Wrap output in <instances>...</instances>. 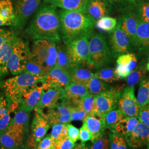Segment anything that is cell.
<instances>
[{
  "label": "cell",
  "instance_id": "6da1fadb",
  "mask_svg": "<svg viewBox=\"0 0 149 149\" xmlns=\"http://www.w3.org/2000/svg\"><path fill=\"white\" fill-rule=\"evenodd\" d=\"M25 33L34 40H46L59 43L61 40L60 23L57 7L52 4L42 6L26 28Z\"/></svg>",
  "mask_w": 149,
  "mask_h": 149
},
{
  "label": "cell",
  "instance_id": "7a4b0ae2",
  "mask_svg": "<svg viewBox=\"0 0 149 149\" xmlns=\"http://www.w3.org/2000/svg\"><path fill=\"white\" fill-rule=\"evenodd\" d=\"M60 34L66 45L81 38H90L96 21L82 11L59 12Z\"/></svg>",
  "mask_w": 149,
  "mask_h": 149
},
{
  "label": "cell",
  "instance_id": "3957f363",
  "mask_svg": "<svg viewBox=\"0 0 149 149\" xmlns=\"http://www.w3.org/2000/svg\"><path fill=\"white\" fill-rule=\"evenodd\" d=\"M44 77L23 72L4 81L1 87L11 102L19 104L23 94L32 87L42 83Z\"/></svg>",
  "mask_w": 149,
  "mask_h": 149
},
{
  "label": "cell",
  "instance_id": "277c9868",
  "mask_svg": "<svg viewBox=\"0 0 149 149\" xmlns=\"http://www.w3.org/2000/svg\"><path fill=\"white\" fill-rule=\"evenodd\" d=\"M112 60V53L106 38L100 34H92L88 41V65L96 69H101Z\"/></svg>",
  "mask_w": 149,
  "mask_h": 149
},
{
  "label": "cell",
  "instance_id": "5b68a950",
  "mask_svg": "<svg viewBox=\"0 0 149 149\" xmlns=\"http://www.w3.org/2000/svg\"><path fill=\"white\" fill-rule=\"evenodd\" d=\"M32 56L46 74L55 66L57 50L55 43L46 40H35L31 50Z\"/></svg>",
  "mask_w": 149,
  "mask_h": 149
},
{
  "label": "cell",
  "instance_id": "8992f818",
  "mask_svg": "<svg viewBox=\"0 0 149 149\" xmlns=\"http://www.w3.org/2000/svg\"><path fill=\"white\" fill-rule=\"evenodd\" d=\"M31 50L28 44L16 38L8 62V71L13 75L23 73Z\"/></svg>",
  "mask_w": 149,
  "mask_h": 149
},
{
  "label": "cell",
  "instance_id": "52a82bcc",
  "mask_svg": "<svg viewBox=\"0 0 149 149\" xmlns=\"http://www.w3.org/2000/svg\"><path fill=\"white\" fill-rule=\"evenodd\" d=\"M88 41L87 37L76 39L66 45V50L72 70L88 64Z\"/></svg>",
  "mask_w": 149,
  "mask_h": 149
},
{
  "label": "cell",
  "instance_id": "ba28073f",
  "mask_svg": "<svg viewBox=\"0 0 149 149\" xmlns=\"http://www.w3.org/2000/svg\"><path fill=\"white\" fill-rule=\"evenodd\" d=\"M123 90L122 87H112L95 96V113L103 116L116 109Z\"/></svg>",
  "mask_w": 149,
  "mask_h": 149
},
{
  "label": "cell",
  "instance_id": "9c48e42d",
  "mask_svg": "<svg viewBox=\"0 0 149 149\" xmlns=\"http://www.w3.org/2000/svg\"><path fill=\"white\" fill-rule=\"evenodd\" d=\"M71 82L70 74L64 70L54 67L42 81L44 91L53 88L64 89Z\"/></svg>",
  "mask_w": 149,
  "mask_h": 149
},
{
  "label": "cell",
  "instance_id": "30bf717a",
  "mask_svg": "<svg viewBox=\"0 0 149 149\" xmlns=\"http://www.w3.org/2000/svg\"><path fill=\"white\" fill-rule=\"evenodd\" d=\"M109 43L112 56L114 58L129 53L131 49V42L119 23L110 34Z\"/></svg>",
  "mask_w": 149,
  "mask_h": 149
},
{
  "label": "cell",
  "instance_id": "8fae6325",
  "mask_svg": "<svg viewBox=\"0 0 149 149\" xmlns=\"http://www.w3.org/2000/svg\"><path fill=\"white\" fill-rule=\"evenodd\" d=\"M118 106L126 117L138 116L140 107L135 96L134 87L128 86L123 90Z\"/></svg>",
  "mask_w": 149,
  "mask_h": 149
},
{
  "label": "cell",
  "instance_id": "7c38bea8",
  "mask_svg": "<svg viewBox=\"0 0 149 149\" xmlns=\"http://www.w3.org/2000/svg\"><path fill=\"white\" fill-rule=\"evenodd\" d=\"M40 0H12L17 27L23 28L28 19L37 10Z\"/></svg>",
  "mask_w": 149,
  "mask_h": 149
},
{
  "label": "cell",
  "instance_id": "4fadbf2b",
  "mask_svg": "<svg viewBox=\"0 0 149 149\" xmlns=\"http://www.w3.org/2000/svg\"><path fill=\"white\" fill-rule=\"evenodd\" d=\"M128 145L134 149L142 148L148 145L149 140V127L141 122L133 130L125 136Z\"/></svg>",
  "mask_w": 149,
  "mask_h": 149
},
{
  "label": "cell",
  "instance_id": "5bb4252c",
  "mask_svg": "<svg viewBox=\"0 0 149 149\" xmlns=\"http://www.w3.org/2000/svg\"><path fill=\"white\" fill-rule=\"evenodd\" d=\"M63 101L58 106L48 109V112L44 114L50 126L57 124H68L72 121L69 107L64 99Z\"/></svg>",
  "mask_w": 149,
  "mask_h": 149
},
{
  "label": "cell",
  "instance_id": "9a60e30c",
  "mask_svg": "<svg viewBox=\"0 0 149 149\" xmlns=\"http://www.w3.org/2000/svg\"><path fill=\"white\" fill-rule=\"evenodd\" d=\"M44 91L42 84L32 87L23 94L19 102V108L29 113L32 112L37 106Z\"/></svg>",
  "mask_w": 149,
  "mask_h": 149
},
{
  "label": "cell",
  "instance_id": "2e32d148",
  "mask_svg": "<svg viewBox=\"0 0 149 149\" xmlns=\"http://www.w3.org/2000/svg\"><path fill=\"white\" fill-rule=\"evenodd\" d=\"M137 59L134 54H124L118 57L115 73L118 79H122L128 77L129 74L135 69Z\"/></svg>",
  "mask_w": 149,
  "mask_h": 149
},
{
  "label": "cell",
  "instance_id": "e0dca14e",
  "mask_svg": "<svg viewBox=\"0 0 149 149\" xmlns=\"http://www.w3.org/2000/svg\"><path fill=\"white\" fill-rule=\"evenodd\" d=\"M64 99V89L53 88L44 91L35 109L42 111L43 109H51L58 106L59 101Z\"/></svg>",
  "mask_w": 149,
  "mask_h": 149
},
{
  "label": "cell",
  "instance_id": "ac0fdd59",
  "mask_svg": "<svg viewBox=\"0 0 149 149\" xmlns=\"http://www.w3.org/2000/svg\"><path fill=\"white\" fill-rule=\"evenodd\" d=\"M140 18L132 12L124 14L120 18L118 23L124 33L127 35L132 44L136 46V32Z\"/></svg>",
  "mask_w": 149,
  "mask_h": 149
},
{
  "label": "cell",
  "instance_id": "d6986e66",
  "mask_svg": "<svg viewBox=\"0 0 149 149\" xmlns=\"http://www.w3.org/2000/svg\"><path fill=\"white\" fill-rule=\"evenodd\" d=\"M111 11V5L105 0H88L83 11L95 21L107 16Z\"/></svg>",
  "mask_w": 149,
  "mask_h": 149
},
{
  "label": "cell",
  "instance_id": "ffe728a7",
  "mask_svg": "<svg viewBox=\"0 0 149 149\" xmlns=\"http://www.w3.org/2000/svg\"><path fill=\"white\" fill-rule=\"evenodd\" d=\"M35 110V116L32 124V136L38 143L45 136L50 128V124L45 117L43 111Z\"/></svg>",
  "mask_w": 149,
  "mask_h": 149
},
{
  "label": "cell",
  "instance_id": "44dd1931",
  "mask_svg": "<svg viewBox=\"0 0 149 149\" xmlns=\"http://www.w3.org/2000/svg\"><path fill=\"white\" fill-rule=\"evenodd\" d=\"M23 134L7 128L0 135V145L6 149H19L23 144Z\"/></svg>",
  "mask_w": 149,
  "mask_h": 149
},
{
  "label": "cell",
  "instance_id": "7402d4cb",
  "mask_svg": "<svg viewBox=\"0 0 149 149\" xmlns=\"http://www.w3.org/2000/svg\"><path fill=\"white\" fill-rule=\"evenodd\" d=\"M17 27L12 0H0V27Z\"/></svg>",
  "mask_w": 149,
  "mask_h": 149
},
{
  "label": "cell",
  "instance_id": "603a6c76",
  "mask_svg": "<svg viewBox=\"0 0 149 149\" xmlns=\"http://www.w3.org/2000/svg\"><path fill=\"white\" fill-rule=\"evenodd\" d=\"M136 46L140 52H149V23L140 20L136 32Z\"/></svg>",
  "mask_w": 149,
  "mask_h": 149
},
{
  "label": "cell",
  "instance_id": "cb8c5ba5",
  "mask_svg": "<svg viewBox=\"0 0 149 149\" xmlns=\"http://www.w3.org/2000/svg\"><path fill=\"white\" fill-rule=\"evenodd\" d=\"M88 0H44L45 4H52L63 10L70 11L85 10Z\"/></svg>",
  "mask_w": 149,
  "mask_h": 149
},
{
  "label": "cell",
  "instance_id": "d4e9b609",
  "mask_svg": "<svg viewBox=\"0 0 149 149\" xmlns=\"http://www.w3.org/2000/svg\"><path fill=\"white\" fill-rule=\"evenodd\" d=\"M16 38V36L11 38L7 40L0 48V77L7 74L9 72L8 70V62Z\"/></svg>",
  "mask_w": 149,
  "mask_h": 149
},
{
  "label": "cell",
  "instance_id": "484cf974",
  "mask_svg": "<svg viewBox=\"0 0 149 149\" xmlns=\"http://www.w3.org/2000/svg\"><path fill=\"white\" fill-rule=\"evenodd\" d=\"M84 122L85 123L92 134V142L104 134L105 129L103 126L102 116L96 114L90 115L86 118Z\"/></svg>",
  "mask_w": 149,
  "mask_h": 149
},
{
  "label": "cell",
  "instance_id": "4316f807",
  "mask_svg": "<svg viewBox=\"0 0 149 149\" xmlns=\"http://www.w3.org/2000/svg\"><path fill=\"white\" fill-rule=\"evenodd\" d=\"M140 122L138 116L125 117L111 130L112 133L125 136L130 133Z\"/></svg>",
  "mask_w": 149,
  "mask_h": 149
},
{
  "label": "cell",
  "instance_id": "83f0119b",
  "mask_svg": "<svg viewBox=\"0 0 149 149\" xmlns=\"http://www.w3.org/2000/svg\"><path fill=\"white\" fill-rule=\"evenodd\" d=\"M88 93L84 85L71 82L64 89V98L70 101H79Z\"/></svg>",
  "mask_w": 149,
  "mask_h": 149
},
{
  "label": "cell",
  "instance_id": "f1b7e54d",
  "mask_svg": "<svg viewBox=\"0 0 149 149\" xmlns=\"http://www.w3.org/2000/svg\"><path fill=\"white\" fill-rule=\"evenodd\" d=\"M29 113L21 110L19 108L15 112L14 116L8 128L24 135L28 129Z\"/></svg>",
  "mask_w": 149,
  "mask_h": 149
},
{
  "label": "cell",
  "instance_id": "f546056e",
  "mask_svg": "<svg viewBox=\"0 0 149 149\" xmlns=\"http://www.w3.org/2000/svg\"><path fill=\"white\" fill-rule=\"evenodd\" d=\"M71 82L85 85L86 83L92 78L95 74L90 70L79 66L72 70L70 73Z\"/></svg>",
  "mask_w": 149,
  "mask_h": 149
},
{
  "label": "cell",
  "instance_id": "4dcf8cb0",
  "mask_svg": "<svg viewBox=\"0 0 149 149\" xmlns=\"http://www.w3.org/2000/svg\"><path fill=\"white\" fill-rule=\"evenodd\" d=\"M84 85L87 88L88 93L95 96L108 89V85L106 82L97 77L95 74Z\"/></svg>",
  "mask_w": 149,
  "mask_h": 149
},
{
  "label": "cell",
  "instance_id": "1f68e13d",
  "mask_svg": "<svg viewBox=\"0 0 149 149\" xmlns=\"http://www.w3.org/2000/svg\"><path fill=\"white\" fill-rule=\"evenodd\" d=\"M126 117L120 110L114 109L102 116L104 129L113 128L123 118Z\"/></svg>",
  "mask_w": 149,
  "mask_h": 149
},
{
  "label": "cell",
  "instance_id": "d6a6232c",
  "mask_svg": "<svg viewBox=\"0 0 149 149\" xmlns=\"http://www.w3.org/2000/svg\"><path fill=\"white\" fill-rule=\"evenodd\" d=\"M56 50L57 56L55 66L65 70L70 74L72 68L70 64L66 47L64 48L63 46H58L56 47Z\"/></svg>",
  "mask_w": 149,
  "mask_h": 149
},
{
  "label": "cell",
  "instance_id": "836d02e7",
  "mask_svg": "<svg viewBox=\"0 0 149 149\" xmlns=\"http://www.w3.org/2000/svg\"><path fill=\"white\" fill-rule=\"evenodd\" d=\"M18 103L11 102L5 113L0 117V135L3 133L9 126L13 117L12 115L19 109Z\"/></svg>",
  "mask_w": 149,
  "mask_h": 149
},
{
  "label": "cell",
  "instance_id": "e575fe53",
  "mask_svg": "<svg viewBox=\"0 0 149 149\" xmlns=\"http://www.w3.org/2000/svg\"><path fill=\"white\" fill-rule=\"evenodd\" d=\"M136 99L140 108L149 104V77L141 81Z\"/></svg>",
  "mask_w": 149,
  "mask_h": 149
},
{
  "label": "cell",
  "instance_id": "d590c367",
  "mask_svg": "<svg viewBox=\"0 0 149 149\" xmlns=\"http://www.w3.org/2000/svg\"><path fill=\"white\" fill-rule=\"evenodd\" d=\"M117 25V21L116 18L108 16L103 17L95 23L96 27L103 32H112Z\"/></svg>",
  "mask_w": 149,
  "mask_h": 149
},
{
  "label": "cell",
  "instance_id": "8d00e7d4",
  "mask_svg": "<svg viewBox=\"0 0 149 149\" xmlns=\"http://www.w3.org/2000/svg\"><path fill=\"white\" fill-rule=\"evenodd\" d=\"M24 72L43 77L46 75L40 66L33 59L31 53L29 54Z\"/></svg>",
  "mask_w": 149,
  "mask_h": 149
},
{
  "label": "cell",
  "instance_id": "74e56055",
  "mask_svg": "<svg viewBox=\"0 0 149 149\" xmlns=\"http://www.w3.org/2000/svg\"><path fill=\"white\" fill-rule=\"evenodd\" d=\"M95 74L97 77L106 83H112L119 80L115 73V70L111 68L98 70Z\"/></svg>",
  "mask_w": 149,
  "mask_h": 149
},
{
  "label": "cell",
  "instance_id": "f35d334b",
  "mask_svg": "<svg viewBox=\"0 0 149 149\" xmlns=\"http://www.w3.org/2000/svg\"><path fill=\"white\" fill-rule=\"evenodd\" d=\"M79 103L88 116L95 113V96L88 93L80 99Z\"/></svg>",
  "mask_w": 149,
  "mask_h": 149
},
{
  "label": "cell",
  "instance_id": "ab89813d",
  "mask_svg": "<svg viewBox=\"0 0 149 149\" xmlns=\"http://www.w3.org/2000/svg\"><path fill=\"white\" fill-rule=\"evenodd\" d=\"M110 149H129L128 144L125 136L112 133L109 137Z\"/></svg>",
  "mask_w": 149,
  "mask_h": 149
},
{
  "label": "cell",
  "instance_id": "60d3db41",
  "mask_svg": "<svg viewBox=\"0 0 149 149\" xmlns=\"http://www.w3.org/2000/svg\"><path fill=\"white\" fill-rule=\"evenodd\" d=\"M67 124H57L53 125L50 136L54 141L59 139L65 138L67 136Z\"/></svg>",
  "mask_w": 149,
  "mask_h": 149
},
{
  "label": "cell",
  "instance_id": "b9f144b4",
  "mask_svg": "<svg viewBox=\"0 0 149 149\" xmlns=\"http://www.w3.org/2000/svg\"><path fill=\"white\" fill-rule=\"evenodd\" d=\"M145 74V71L143 69L139 68L134 70L127 77L128 87H134L144 77Z\"/></svg>",
  "mask_w": 149,
  "mask_h": 149
},
{
  "label": "cell",
  "instance_id": "7bdbcfd3",
  "mask_svg": "<svg viewBox=\"0 0 149 149\" xmlns=\"http://www.w3.org/2000/svg\"><path fill=\"white\" fill-rule=\"evenodd\" d=\"M91 149H110V139L104 134L93 141Z\"/></svg>",
  "mask_w": 149,
  "mask_h": 149
},
{
  "label": "cell",
  "instance_id": "ee69618b",
  "mask_svg": "<svg viewBox=\"0 0 149 149\" xmlns=\"http://www.w3.org/2000/svg\"><path fill=\"white\" fill-rule=\"evenodd\" d=\"M75 145V143L66 137L54 141L53 149H72Z\"/></svg>",
  "mask_w": 149,
  "mask_h": 149
},
{
  "label": "cell",
  "instance_id": "f6af8a7d",
  "mask_svg": "<svg viewBox=\"0 0 149 149\" xmlns=\"http://www.w3.org/2000/svg\"><path fill=\"white\" fill-rule=\"evenodd\" d=\"M139 17L142 21L149 23V2H143L139 6Z\"/></svg>",
  "mask_w": 149,
  "mask_h": 149
},
{
  "label": "cell",
  "instance_id": "bcb514c9",
  "mask_svg": "<svg viewBox=\"0 0 149 149\" xmlns=\"http://www.w3.org/2000/svg\"><path fill=\"white\" fill-rule=\"evenodd\" d=\"M79 139L81 143H85L88 141H92V134L85 123L84 122L82 126L79 129Z\"/></svg>",
  "mask_w": 149,
  "mask_h": 149
},
{
  "label": "cell",
  "instance_id": "7dc6e473",
  "mask_svg": "<svg viewBox=\"0 0 149 149\" xmlns=\"http://www.w3.org/2000/svg\"><path fill=\"white\" fill-rule=\"evenodd\" d=\"M54 141L50 135L44 137L37 145V149H53Z\"/></svg>",
  "mask_w": 149,
  "mask_h": 149
},
{
  "label": "cell",
  "instance_id": "c3c4849f",
  "mask_svg": "<svg viewBox=\"0 0 149 149\" xmlns=\"http://www.w3.org/2000/svg\"><path fill=\"white\" fill-rule=\"evenodd\" d=\"M67 136L73 142L76 143L78 139H79L80 130L79 129L75 127L73 125L67 124Z\"/></svg>",
  "mask_w": 149,
  "mask_h": 149
},
{
  "label": "cell",
  "instance_id": "681fc988",
  "mask_svg": "<svg viewBox=\"0 0 149 149\" xmlns=\"http://www.w3.org/2000/svg\"><path fill=\"white\" fill-rule=\"evenodd\" d=\"M138 117L141 122L149 127V104L140 108Z\"/></svg>",
  "mask_w": 149,
  "mask_h": 149
},
{
  "label": "cell",
  "instance_id": "f907efd6",
  "mask_svg": "<svg viewBox=\"0 0 149 149\" xmlns=\"http://www.w3.org/2000/svg\"><path fill=\"white\" fill-rule=\"evenodd\" d=\"M16 36V33L12 31L0 28V48L7 40Z\"/></svg>",
  "mask_w": 149,
  "mask_h": 149
},
{
  "label": "cell",
  "instance_id": "816d5d0a",
  "mask_svg": "<svg viewBox=\"0 0 149 149\" xmlns=\"http://www.w3.org/2000/svg\"><path fill=\"white\" fill-rule=\"evenodd\" d=\"M11 103L6 96L0 94V117L7 111Z\"/></svg>",
  "mask_w": 149,
  "mask_h": 149
},
{
  "label": "cell",
  "instance_id": "f5cc1de1",
  "mask_svg": "<svg viewBox=\"0 0 149 149\" xmlns=\"http://www.w3.org/2000/svg\"><path fill=\"white\" fill-rule=\"evenodd\" d=\"M109 3L111 5L117 7H122L125 5L129 0H105Z\"/></svg>",
  "mask_w": 149,
  "mask_h": 149
},
{
  "label": "cell",
  "instance_id": "db71d44e",
  "mask_svg": "<svg viewBox=\"0 0 149 149\" xmlns=\"http://www.w3.org/2000/svg\"><path fill=\"white\" fill-rule=\"evenodd\" d=\"M37 143L35 141L32 135H31L28 139L26 149H37Z\"/></svg>",
  "mask_w": 149,
  "mask_h": 149
},
{
  "label": "cell",
  "instance_id": "11a10c76",
  "mask_svg": "<svg viewBox=\"0 0 149 149\" xmlns=\"http://www.w3.org/2000/svg\"><path fill=\"white\" fill-rule=\"evenodd\" d=\"M72 149H89L86 146L85 144L83 143L80 144H76Z\"/></svg>",
  "mask_w": 149,
  "mask_h": 149
},
{
  "label": "cell",
  "instance_id": "9f6ffc18",
  "mask_svg": "<svg viewBox=\"0 0 149 149\" xmlns=\"http://www.w3.org/2000/svg\"><path fill=\"white\" fill-rule=\"evenodd\" d=\"M146 69H147V70H148V71L149 72V62L148 63V64H147V65H146Z\"/></svg>",
  "mask_w": 149,
  "mask_h": 149
},
{
  "label": "cell",
  "instance_id": "6f0895ef",
  "mask_svg": "<svg viewBox=\"0 0 149 149\" xmlns=\"http://www.w3.org/2000/svg\"><path fill=\"white\" fill-rule=\"evenodd\" d=\"M135 1H136V0H129V1H130V2H134Z\"/></svg>",
  "mask_w": 149,
  "mask_h": 149
},
{
  "label": "cell",
  "instance_id": "680465c9",
  "mask_svg": "<svg viewBox=\"0 0 149 149\" xmlns=\"http://www.w3.org/2000/svg\"><path fill=\"white\" fill-rule=\"evenodd\" d=\"M148 149H149V142H148Z\"/></svg>",
  "mask_w": 149,
  "mask_h": 149
},
{
  "label": "cell",
  "instance_id": "91938a15",
  "mask_svg": "<svg viewBox=\"0 0 149 149\" xmlns=\"http://www.w3.org/2000/svg\"><path fill=\"white\" fill-rule=\"evenodd\" d=\"M0 149H5V148H3V147H1V148H0Z\"/></svg>",
  "mask_w": 149,
  "mask_h": 149
},
{
  "label": "cell",
  "instance_id": "94428289",
  "mask_svg": "<svg viewBox=\"0 0 149 149\" xmlns=\"http://www.w3.org/2000/svg\"><path fill=\"white\" fill-rule=\"evenodd\" d=\"M146 2H149V0H146Z\"/></svg>",
  "mask_w": 149,
  "mask_h": 149
},
{
  "label": "cell",
  "instance_id": "6125c7cd",
  "mask_svg": "<svg viewBox=\"0 0 149 149\" xmlns=\"http://www.w3.org/2000/svg\"></svg>",
  "mask_w": 149,
  "mask_h": 149
},
{
  "label": "cell",
  "instance_id": "be15d7a7",
  "mask_svg": "<svg viewBox=\"0 0 149 149\" xmlns=\"http://www.w3.org/2000/svg\"></svg>",
  "mask_w": 149,
  "mask_h": 149
}]
</instances>
